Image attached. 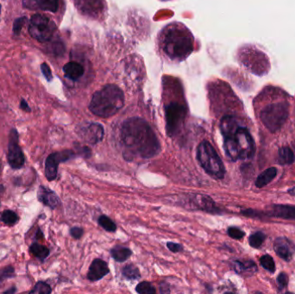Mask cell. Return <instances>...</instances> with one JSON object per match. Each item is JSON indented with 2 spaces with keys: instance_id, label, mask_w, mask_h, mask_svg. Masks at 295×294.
Segmentation results:
<instances>
[{
  "instance_id": "22",
  "label": "cell",
  "mask_w": 295,
  "mask_h": 294,
  "mask_svg": "<svg viewBox=\"0 0 295 294\" xmlns=\"http://www.w3.org/2000/svg\"><path fill=\"white\" fill-rule=\"evenodd\" d=\"M233 268L234 270L239 274L254 273L255 271H257V265L252 260H246V261L236 260L234 261Z\"/></svg>"
},
{
  "instance_id": "13",
  "label": "cell",
  "mask_w": 295,
  "mask_h": 294,
  "mask_svg": "<svg viewBox=\"0 0 295 294\" xmlns=\"http://www.w3.org/2000/svg\"><path fill=\"white\" fill-rule=\"evenodd\" d=\"M110 269L108 264L101 259H95L93 260L89 267L87 274V279L90 281H98L103 279L106 275L109 274Z\"/></svg>"
},
{
  "instance_id": "28",
  "label": "cell",
  "mask_w": 295,
  "mask_h": 294,
  "mask_svg": "<svg viewBox=\"0 0 295 294\" xmlns=\"http://www.w3.org/2000/svg\"><path fill=\"white\" fill-rule=\"evenodd\" d=\"M265 238H266V236H265L264 233L261 232V231L254 233L250 236V239H249L250 245L255 249H259L264 242Z\"/></svg>"
},
{
  "instance_id": "15",
  "label": "cell",
  "mask_w": 295,
  "mask_h": 294,
  "mask_svg": "<svg viewBox=\"0 0 295 294\" xmlns=\"http://www.w3.org/2000/svg\"><path fill=\"white\" fill-rule=\"evenodd\" d=\"M37 198L39 201L51 209H55L61 205V201L55 192L45 186H40L38 189Z\"/></svg>"
},
{
  "instance_id": "1",
  "label": "cell",
  "mask_w": 295,
  "mask_h": 294,
  "mask_svg": "<svg viewBox=\"0 0 295 294\" xmlns=\"http://www.w3.org/2000/svg\"><path fill=\"white\" fill-rule=\"evenodd\" d=\"M124 156L127 161L135 158L148 159L157 155L161 144L147 121L140 117L125 120L120 130Z\"/></svg>"
},
{
  "instance_id": "23",
  "label": "cell",
  "mask_w": 295,
  "mask_h": 294,
  "mask_svg": "<svg viewBox=\"0 0 295 294\" xmlns=\"http://www.w3.org/2000/svg\"><path fill=\"white\" fill-rule=\"evenodd\" d=\"M295 160V154L290 147H283L279 150V162L281 164H292Z\"/></svg>"
},
{
  "instance_id": "33",
  "label": "cell",
  "mask_w": 295,
  "mask_h": 294,
  "mask_svg": "<svg viewBox=\"0 0 295 294\" xmlns=\"http://www.w3.org/2000/svg\"><path fill=\"white\" fill-rule=\"evenodd\" d=\"M227 232H228V235L231 238H234V239L236 240L242 239L244 236V231L238 229V228H236V227H230V228L228 229Z\"/></svg>"
},
{
  "instance_id": "34",
  "label": "cell",
  "mask_w": 295,
  "mask_h": 294,
  "mask_svg": "<svg viewBox=\"0 0 295 294\" xmlns=\"http://www.w3.org/2000/svg\"><path fill=\"white\" fill-rule=\"evenodd\" d=\"M14 274V268L12 267H4L0 270V282L6 280L8 278L12 277Z\"/></svg>"
},
{
  "instance_id": "40",
  "label": "cell",
  "mask_w": 295,
  "mask_h": 294,
  "mask_svg": "<svg viewBox=\"0 0 295 294\" xmlns=\"http://www.w3.org/2000/svg\"><path fill=\"white\" fill-rule=\"evenodd\" d=\"M20 107L21 109L24 110L25 111H31V108L29 107V105H28V103L24 100V99H22V101H21L20 104Z\"/></svg>"
},
{
  "instance_id": "3",
  "label": "cell",
  "mask_w": 295,
  "mask_h": 294,
  "mask_svg": "<svg viewBox=\"0 0 295 294\" xmlns=\"http://www.w3.org/2000/svg\"><path fill=\"white\" fill-rule=\"evenodd\" d=\"M124 105L123 91L115 85H107L93 94L89 109L94 115L107 118L118 112Z\"/></svg>"
},
{
  "instance_id": "35",
  "label": "cell",
  "mask_w": 295,
  "mask_h": 294,
  "mask_svg": "<svg viewBox=\"0 0 295 294\" xmlns=\"http://www.w3.org/2000/svg\"><path fill=\"white\" fill-rule=\"evenodd\" d=\"M288 282H289V278H288V275L285 273H281L279 274L278 278H277V283H278L279 287L281 289L285 288L287 285H288Z\"/></svg>"
},
{
  "instance_id": "37",
  "label": "cell",
  "mask_w": 295,
  "mask_h": 294,
  "mask_svg": "<svg viewBox=\"0 0 295 294\" xmlns=\"http://www.w3.org/2000/svg\"><path fill=\"white\" fill-rule=\"evenodd\" d=\"M70 234L71 236L75 238V239H79L84 234V230L79 227H74L72 229H70Z\"/></svg>"
},
{
  "instance_id": "9",
  "label": "cell",
  "mask_w": 295,
  "mask_h": 294,
  "mask_svg": "<svg viewBox=\"0 0 295 294\" xmlns=\"http://www.w3.org/2000/svg\"><path fill=\"white\" fill-rule=\"evenodd\" d=\"M77 133L84 142L95 145L103 140L105 131L100 123L86 122L79 124L77 128Z\"/></svg>"
},
{
  "instance_id": "2",
  "label": "cell",
  "mask_w": 295,
  "mask_h": 294,
  "mask_svg": "<svg viewBox=\"0 0 295 294\" xmlns=\"http://www.w3.org/2000/svg\"><path fill=\"white\" fill-rule=\"evenodd\" d=\"M161 46L169 58L182 61L192 53L193 39L185 28L175 24L165 31Z\"/></svg>"
},
{
  "instance_id": "39",
  "label": "cell",
  "mask_w": 295,
  "mask_h": 294,
  "mask_svg": "<svg viewBox=\"0 0 295 294\" xmlns=\"http://www.w3.org/2000/svg\"><path fill=\"white\" fill-rule=\"evenodd\" d=\"M79 154L82 155L83 157L89 158L92 154L89 147H82L79 148Z\"/></svg>"
},
{
  "instance_id": "42",
  "label": "cell",
  "mask_w": 295,
  "mask_h": 294,
  "mask_svg": "<svg viewBox=\"0 0 295 294\" xmlns=\"http://www.w3.org/2000/svg\"><path fill=\"white\" fill-rule=\"evenodd\" d=\"M289 192L291 194V195L295 196V187H293V188L289 189Z\"/></svg>"
},
{
  "instance_id": "5",
  "label": "cell",
  "mask_w": 295,
  "mask_h": 294,
  "mask_svg": "<svg viewBox=\"0 0 295 294\" xmlns=\"http://www.w3.org/2000/svg\"><path fill=\"white\" fill-rule=\"evenodd\" d=\"M289 116V104L286 99L265 106L260 112L261 123L272 133L278 131Z\"/></svg>"
},
{
  "instance_id": "20",
  "label": "cell",
  "mask_w": 295,
  "mask_h": 294,
  "mask_svg": "<svg viewBox=\"0 0 295 294\" xmlns=\"http://www.w3.org/2000/svg\"><path fill=\"white\" fill-rule=\"evenodd\" d=\"M277 175V169L275 168H269L266 169L264 172H262L261 175H259L257 181H256V185L258 188L264 187L268 185L270 182L276 177Z\"/></svg>"
},
{
  "instance_id": "11",
  "label": "cell",
  "mask_w": 295,
  "mask_h": 294,
  "mask_svg": "<svg viewBox=\"0 0 295 294\" xmlns=\"http://www.w3.org/2000/svg\"><path fill=\"white\" fill-rule=\"evenodd\" d=\"M74 155L72 150H64L51 154L46 160L45 175L49 182L55 181L57 177L58 166L61 162L69 161Z\"/></svg>"
},
{
  "instance_id": "16",
  "label": "cell",
  "mask_w": 295,
  "mask_h": 294,
  "mask_svg": "<svg viewBox=\"0 0 295 294\" xmlns=\"http://www.w3.org/2000/svg\"><path fill=\"white\" fill-rule=\"evenodd\" d=\"M239 127L237 118L230 115L223 116L220 122V130L223 137L234 136Z\"/></svg>"
},
{
  "instance_id": "24",
  "label": "cell",
  "mask_w": 295,
  "mask_h": 294,
  "mask_svg": "<svg viewBox=\"0 0 295 294\" xmlns=\"http://www.w3.org/2000/svg\"><path fill=\"white\" fill-rule=\"evenodd\" d=\"M31 253L39 260H44L49 255V250L47 247L42 246L38 243H33L31 246Z\"/></svg>"
},
{
  "instance_id": "41",
  "label": "cell",
  "mask_w": 295,
  "mask_h": 294,
  "mask_svg": "<svg viewBox=\"0 0 295 294\" xmlns=\"http://www.w3.org/2000/svg\"><path fill=\"white\" fill-rule=\"evenodd\" d=\"M15 292H16V288H11L10 290H7V291L4 292L3 294H14Z\"/></svg>"
},
{
  "instance_id": "7",
  "label": "cell",
  "mask_w": 295,
  "mask_h": 294,
  "mask_svg": "<svg viewBox=\"0 0 295 294\" xmlns=\"http://www.w3.org/2000/svg\"><path fill=\"white\" fill-rule=\"evenodd\" d=\"M166 122H167V134L168 137H175L182 129L185 120L186 110L179 103H171L166 106Z\"/></svg>"
},
{
  "instance_id": "36",
  "label": "cell",
  "mask_w": 295,
  "mask_h": 294,
  "mask_svg": "<svg viewBox=\"0 0 295 294\" xmlns=\"http://www.w3.org/2000/svg\"><path fill=\"white\" fill-rule=\"evenodd\" d=\"M41 70L42 74L45 76V78L47 79V80L51 81L53 77H52L51 70L49 69V67L46 63H42L41 65Z\"/></svg>"
},
{
  "instance_id": "25",
  "label": "cell",
  "mask_w": 295,
  "mask_h": 294,
  "mask_svg": "<svg viewBox=\"0 0 295 294\" xmlns=\"http://www.w3.org/2000/svg\"><path fill=\"white\" fill-rule=\"evenodd\" d=\"M98 222L104 229H106L108 232H115L117 230L116 223L107 216H100L98 219Z\"/></svg>"
},
{
  "instance_id": "19",
  "label": "cell",
  "mask_w": 295,
  "mask_h": 294,
  "mask_svg": "<svg viewBox=\"0 0 295 294\" xmlns=\"http://www.w3.org/2000/svg\"><path fill=\"white\" fill-rule=\"evenodd\" d=\"M271 215L281 219L295 220V206L288 205H273Z\"/></svg>"
},
{
  "instance_id": "26",
  "label": "cell",
  "mask_w": 295,
  "mask_h": 294,
  "mask_svg": "<svg viewBox=\"0 0 295 294\" xmlns=\"http://www.w3.org/2000/svg\"><path fill=\"white\" fill-rule=\"evenodd\" d=\"M123 275L128 280H138L141 278L140 271L135 265H127L123 269Z\"/></svg>"
},
{
  "instance_id": "6",
  "label": "cell",
  "mask_w": 295,
  "mask_h": 294,
  "mask_svg": "<svg viewBox=\"0 0 295 294\" xmlns=\"http://www.w3.org/2000/svg\"><path fill=\"white\" fill-rule=\"evenodd\" d=\"M55 31V24L48 17L36 14L31 17L29 32L31 37L40 42H46L51 39Z\"/></svg>"
},
{
  "instance_id": "8",
  "label": "cell",
  "mask_w": 295,
  "mask_h": 294,
  "mask_svg": "<svg viewBox=\"0 0 295 294\" xmlns=\"http://www.w3.org/2000/svg\"><path fill=\"white\" fill-rule=\"evenodd\" d=\"M239 160L252 157L255 154V143L247 128L239 127L235 134Z\"/></svg>"
},
{
  "instance_id": "4",
  "label": "cell",
  "mask_w": 295,
  "mask_h": 294,
  "mask_svg": "<svg viewBox=\"0 0 295 294\" xmlns=\"http://www.w3.org/2000/svg\"><path fill=\"white\" fill-rule=\"evenodd\" d=\"M197 160L203 169L215 179H223L225 168L213 145L208 141H203L197 148Z\"/></svg>"
},
{
  "instance_id": "18",
  "label": "cell",
  "mask_w": 295,
  "mask_h": 294,
  "mask_svg": "<svg viewBox=\"0 0 295 294\" xmlns=\"http://www.w3.org/2000/svg\"><path fill=\"white\" fill-rule=\"evenodd\" d=\"M63 72L68 79L75 81L84 74V68L78 62H69L63 67Z\"/></svg>"
},
{
  "instance_id": "10",
  "label": "cell",
  "mask_w": 295,
  "mask_h": 294,
  "mask_svg": "<svg viewBox=\"0 0 295 294\" xmlns=\"http://www.w3.org/2000/svg\"><path fill=\"white\" fill-rule=\"evenodd\" d=\"M18 142H19V137L17 131L15 129H12L10 131V139L8 144V161L10 167L14 169H19L22 168L25 161L24 153L21 149Z\"/></svg>"
},
{
  "instance_id": "43",
  "label": "cell",
  "mask_w": 295,
  "mask_h": 294,
  "mask_svg": "<svg viewBox=\"0 0 295 294\" xmlns=\"http://www.w3.org/2000/svg\"><path fill=\"white\" fill-rule=\"evenodd\" d=\"M0 13H1V4H0Z\"/></svg>"
},
{
  "instance_id": "14",
  "label": "cell",
  "mask_w": 295,
  "mask_h": 294,
  "mask_svg": "<svg viewBox=\"0 0 295 294\" xmlns=\"http://www.w3.org/2000/svg\"><path fill=\"white\" fill-rule=\"evenodd\" d=\"M294 245L289 239L285 237H279L275 240V244H274V249L275 250V253L277 254L279 257L282 258L283 260L289 261L292 259L293 252H294Z\"/></svg>"
},
{
  "instance_id": "32",
  "label": "cell",
  "mask_w": 295,
  "mask_h": 294,
  "mask_svg": "<svg viewBox=\"0 0 295 294\" xmlns=\"http://www.w3.org/2000/svg\"><path fill=\"white\" fill-rule=\"evenodd\" d=\"M26 17H19L15 20L13 24V33L15 36L20 34L22 28L24 27V24L26 23Z\"/></svg>"
},
{
  "instance_id": "17",
  "label": "cell",
  "mask_w": 295,
  "mask_h": 294,
  "mask_svg": "<svg viewBox=\"0 0 295 294\" xmlns=\"http://www.w3.org/2000/svg\"><path fill=\"white\" fill-rule=\"evenodd\" d=\"M78 9L87 15H97L102 8L101 0H75Z\"/></svg>"
},
{
  "instance_id": "21",
  "label": "cell",
  "mask_w": 295,
  "mask_h": 294,
  "mask_svg": "<svg viewBox=\"0 0 295 294\" xmlns=\"http://www.w3.org/2000/svg\"><path fill=\"white\" fill-rule=\"evenodd\" d=\"M111 255L117 262H124L131 257L132 251L126 247L116 246L111 250Z\"/></svg>"
},
{
  "instance_id": "30",
  "label": "cell",
  "mask_w": 295,
  "mask_h": 294,
  "mask_svg": "<svg viewBox=\"0 0 295 294\" xmlns=\"http://www.w3.org/2000/svg\"><path fill=\"white\" fill-rule=\"evenodd\" d=\"M260 263H261L262 267H264L266 270H268V272H270L272 274L275 273V261H274L273 258L270 256L266 255V256H263V257H261V259H260Z\"/></svg>"
},
{
  "instance_id": "12",
  "label": "cell",
  "mask_w": 295,
  "mask_h": 294,
  "mask_svg": "<svg viewBox=\"0 0 295 294\" xmlns=\"http://www.w3.org/2000/svg\"><path fill=\"white\" fill-rule=\"evenodd\" d=\"M25 9L43 10L55 13L59 8V0H23Z\"/></svg>"
},
{
  "instance_id": "29",
  "label": "cell",
  "mask_w": 295,
  "mask_h": 294,
  "mask_svg": "<svg viewBox=\"0 0 295 294\" xmlns=\"http://www.w3.org/2000/svg\"><path fill=\"white\" fill-rule=\"evenodd\" d=\"M136 291L140 294H155V289L154 287L147 281L140 282L136 288Z\"/></svg>"
},
{
  "instance_id": "38",
  "label": "cell",
  "mask_w": 295,
  "mask_h": 294,
  "mask_svg": "<svg viewBox=\"0 0 295 294\" xmlns=\"http://www.w3.org/2000/svg\"><path fill=\"white\" fill-rule=\"evenodd\" d=\"M167 247H168V250H170L171 252H174V253H178V252H181L183 250L182 245L178 244V243H171V242L167 243Z\"/></svg>"
},
{
  "instance_id": "27",
  "label": "cell",
  "mask_w": 295,
  "mask_h": 294,
  "mask_svg": "<svg viewBox=\"0 0 295 294\" xmlns=\"http://www.w3.org/2000/svg\"><path fill=\"white\" fill-rule=\"evenodd\" d=\"M0 219L1 221L7 225H14L15 223H17L18 222V216L17 215L16 212L10 211V210H7L4 211L3 213L0 216Z\"/></svg>"
},
{
  "instance_id": "31",
  "label": "cell",
  "mask_w": 295,
  "mask_h": 294,
  "mask_svg": "<svg viewBox=\"0 0 295 294\" xmlns=\"http://www.w3.org/2000/svg\"><path fill=\"white\" fill-rule=\"evenodd\" d=\"M51 292V288L49 287V285L45 283V282H42V281H39L35 286L34 289L31 291V294H49Z\"/></svg>"
}]
</instances>
